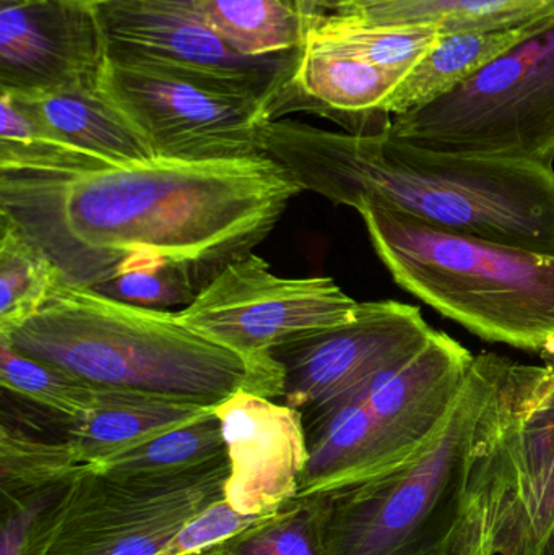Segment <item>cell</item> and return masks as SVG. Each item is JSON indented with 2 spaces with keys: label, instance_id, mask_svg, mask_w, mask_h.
Instances as JSON below:
<instances>
[{
  "label": "cell",
  "instance_id": "30",
  "mask_svg": "<svg viewBox=\"0 0 554 555\" xmlns=\"http://www.w3.org/2000/svg\"><path fill=\"white\" fill-rule=\"evenodd\" d=\"M272 515V514H269ZM269 515H243L230 507L224 498L195 515L156 555H195L224 543L241 531L254 527Z\"/></svg>",
  "mask_w": 554,
  "mask_h": 555
},
{
  "label": "cell",
  "instance_id": "22",
  "mask_svg": "<svg viewBox=\"0 0 554 555\" xmlns=\"http://www.w3.org/2000/svg\"><path fill=\"white\" fill-rule=\"evenodd\" d=\"M384 23L431 26L439 35L519 28L554 15V0H390L353 10Z\"/></svg>",
  "mask_w": 554,
  "mask_h": 555
},
{
  "label": "cell",
  "instance_id": "33",
  "mask_svg": "<svg viewBox=\"0 0 554 555\" xmlns=\"http://www.w3.org/2000/svg\"><path fill=\"white\" fill-rule=\"evenodd\" d=\"M55 2L65 3V5L78 7V9L94 10L103 3L111 2V0H55Z\"/></svg>",
  "mask_w": 554,
  "mask_h": 555
},
{
  "label": "cell",
  "instance_id": "3",
  "mask_svg": "<svg viewBox=\"0 0 554 555\" xmlns=\"http://www.w3.org/2000/svg\"><path fill=\"white\" fill-rule=\"evenodd\" d=\"M10 348L109 390L218 406L237 391L280 400V362L262 364L211 341L176 312L146 309L61 283L25 325L0 335Z\"/></svg>",
  "mask_w": 554,
  "mask_h": 555
},
{
  "label": "cell",
  "instance_id": "8",
  "mask_svg": "<svg viewBox=\"0 0 554 555\" xmlns=\"http://www.w3.org/2000/svg\"><path fill=\"white\" fill-rule=\"evenodd\" d=\"M228 459L163 479H116L85 466L36 521L26 555H156L223 498Z\"/></svg>",
  "mask_w": 554,
  "mask_h": 555
},
{
  "label": "cell",
  "instance_id": "10",
  "mask_svg": "<svg viewBox=\"0 0 554 555\" xmlns=\"http://www.w3.org/2000/svg\"><path fill=\"white\" fill-rule=\"evenodd\" d=\"M361 302L332 278H283L256 254L228 263L176 317L254 362L332 326L351 322Z\"/></svg>",
  "mask_w": 554,
  "mask_h": 555
},
{
  "label": "cell",
  "instance_id": "9",
  "mask_svg": "<svg viewBox=\"0 0 554 555\" xmlns=\"http://www.w3.org/2000/svg\"><path fill=\"white\" fill-rule=\"evenodd\" d=\"M107 59L254 98L272 109L298 68L301 51L249 57L231 48L194 0H111L94 9Z\"/></svg>",
  "mask_w": 554,
  "mask_h": 555
},
{
  "label": "cell",
  "instance_id": "25",
  "mask_svg": "<svg viewBox=\"0 0 554 555\" xmlns=\"http://www.w3.org/2000/svg\"><path fill=\"white\" fill-rule=\"evenodd\" d=\"M61 283L48 256L0 218V335L25 325Z\"/></svg>",
  "mask_w": 554,
  "mask_h": 555
},
{
  "label": "cell",
  "instance_id": "26",
  "mask_svg": "<svg viewBox=\"0 0 554 555\" xmlns=\"http://www.w3.org/2000/svg\"><path fill=\"white\" fill-rule=\"evenodd\" d=\"M113 168L46 132L9 94L0 93V172H75Z\"/></svg>",
  "mask_w": 554,
  "mask_h": 555
},
{
  "label": "cell",
  "instance_id": "16",
  "mask_svg": "<svg viewBox=\"0 0 554 555\" xmlns=\"http://www.w3.org/2000/svg\"><path fill=\"white\" fill-rule=\"evenodd\" d=\"M368 387L302 414L309 456L298 498L334 494L402 466L368 406Z\"/></svg>",
  "mask_w": 554,
  "mask_h": 555
},
{
  "label": "cell",
  "instance_id": "21",
  "mask_svg": "<svg viewBox=\"0 0 554 555\" xmlns=\"http://www.w3.org/2000/svg\"><path fill=\"white\" fill-rule=\"evenodd\" d=\"M228 459L215 410L201 420L158 434L139 446L87 465L116 479H163L189 475Z\"/></svg>",
  "mask_w": 554,
  "mask_h": 555
},
{
  "label": "cell",
  "instance_id": "35",
  "mask_svg": "<svg viewBox=\"0 0 554 555\" xmlns=\"http://www.w3.org/2000/svg\"><path fill=\"white\" fill-rule=\"evenodd\" d=\"M390 2V0H348L347 5L338 13L353 12V10L361 9V7L373 5V3Z\"/></svg>",
  "mask_w": 554,
  "mask_h": 555
},
{
  "label": "cell",
  "instance_id": "34",
  "mask_svg": "<svg viewBox=\"0 0 554 555\" xmlns=\"http://www.w3.org/2000/svg\"><path fill=\"white\" fill-rule=\"evenodd\" d=\"M533 555H554V524Z\"/></svg>",
  "mask_w": 554,
  "mask_h": 555
},
{
  "label": "cell",
  "instance_id": "17",
  "mask_svg": "<svg viewBox=\"0 0 554 555\" xmlns=\"http://www.w3.org/2000/svg\"><path fill=\"white\" fill-rule=\"evenodd\" d=\"M54 139L103 159L130 166L155 159L142 137L100 88L9 93Z\"/></svg>",
  "mask_w": 554,
  "mask_h": 555
},
{
  "label": "cell",
  "instance_id": "31",
  "mask_svg": "<svg viewBox=\"0 0 554 555\" xmlns=\"http://www.w3.org/2000/svg\"><path fill=\"white\" fill-rule=\"evenodd\" d=\"M64 488L65 485L25 498L2 501L0 555H26L36 521Z\"/></svg>",
  "mask_w": 554,
  "mask_h": 555
},
{
  "label": "cell",
  "instance_id": "13",
  "mask_svg": "<svg viewBox=\"0 0 554 555\" xmlns=\"http://www.w3.org/2000/svg\"><path fill=\"white\" fill-rule=\"evenodd\" d=\"M106 61L94 10L0 0V91L100 88Z\"/></svg>",
  "mask_w": 554,
  "mask_h": 555
},
{
  "label": "cell",
  "instance_id": "11",
  "mask_svg": "<svg viewBox=\"0 0 554 555\" xmlns=\"http://www.w3.org/2000/svg\"><path fill=\"white\" fill-rule=\"evenodd\" d=\"M100 90L155 158L227 162L262 156L259 129L269 106L165 72L107 59Z\"/></svg>",
  "mask_w": 554,
  "mask_h": 555
},
{
  "label": "cell",
  "instance_id": "4",
  "mask_svg": "<svg viewBox=\"0 0 554 555\" xmlns=\"http://www.w3.org/2000/svg\"><path fill=\"white\" fill-rule=\"evenodd\" d=\"M513 361L475 356L464 390L431 443L399 468L331 494L325 555H455L472 468Z\"/></svg>",
  "mask_w": 554,
  "mask_h": 555
},
{
  "label": "cell",
  "instance_id": "37",
  "mask_svg": "<svg viewBox=\"0 0 554 555\" xmlns=\"http://www.w3.org/2000/svg\"><path fill=\"white\" fill-rule=\"evenodd\" d=\"M10 2L33 3V2H39V0H10Z\"/></svg>",
  "mask_w": 554,
  "mask_h": 555
},
{
  "label": "cell",
  "instance_id": "7",
  "mask_svg": "<svg viewBox=\"0 0 554 555\" xmlns=\"http://www.w3.org/2000/svg\"><path fill=\"white\" fill-rule=\"evenodd\" d=\"M387 133L436 152L553 168L554 15L451 93L392 117Z\"/></svg>",
  "mask_w": 554,
  "mask_h": 555
},
{
  "label": "cell",
  "instance_id": "6",
  "mask_svg": "<svg viewBox=\"0 0 554 555\" xmlns=\"http://www.w3.org/2000/svg\"><path fill=\"white\" fill-rule=\"evenodd\" d=\"M554 524V371L513 362L468 481L455 555H533Z\"/></svg>",
  "mask_w": 554,
  "mask_h": 555
},
{
  "label": "cell",
  "instance_id": "19",
  "mask_svg": "<svg viewBox=\"0 0 554 555\" xmlns=\"http://www.w3.org/2000/svg\"><path fill=\"white\" fill-rule=\"evenodd\" d=\"M549 18L519 28L441 36L438 44L416 62L390 94L384 113L389 117L403 116L435 103L529 38Z\"/></svg>",
  "mask_w": 554,
  "mask_h": 555
},
{
  "label": "cell",
  "instance_id": "18",
  "mask_svg": "<svg viewBox=\"0 0 554 555\" xmlns=\"http://www.w3.org/2000/svg\"><path fill=\"white\" fill-rule=\"evenodd\" d=\"M215 408L178 398L101 388L94 406L72 420L64 436L81 462L93 465L166 430L201 420Z\"/></svg>",
  "mask_w": 554,
  "mask_h": 555
},
{
  "label": "cell",
  "instance_id": "24",
  "mask_svg": "<svg viewBox=\"0 0 554 555\" xmlns=\"http://www.w3.org/2000/svg\"><path fill=\"white\" fill-rule=\"evenodd\" d=\"M85 466L64 437L42 436L7 421L0 423L2 501L67 485Z\"/></svg>",
  "mask_w": 554,
  "mask_h": 555
},
{
  "label": "cell",
  "instance_id": "23",
  "mask_svg": "<svg viewBox=\"0 0 554 555\" xmlns=\"http://www.w3.org/2000/svg\"><path fill=\"white\" fill-rule=\"evenodd\" d=\"M208 25L249 57L301 51L308 25L285 0H194Z\"/></svg>",
  "mask_w": 554,
  "mask_h": 555
},
{
  "label": "cell",
  "instance_id": "29",
  "mask_svg": "<svg viewBox=\"0 0 554 555\" xmlns=\"http://www.w3.org/2000/svg\"><path fill=\"white\" fill-rule=\"evenodd\" d=\"M207 284L191 267L166 257L133 256L106 283L91 289L120 302L172 312L171 307L192 304Z\"/></svg>",
  "mask_w": 554,
  "mask_h": 555
},
{
  "label": "cell",
  "instance_id": "15",
  "mask_svg": "<svg viewBox=\"0 0 554 555\" xmlns=\"http://www.w3.org/2000/svg\"><path fill=\"white\" fill-rule=\"evenodd\" d=\"M474 361L458 339L435 330L412 358L370 382L368 406L400 465L441 433Z\"/></svg>",
  "mask_w": 554,
  "mask_h": 555
},
{
  "label": "cell",
  "instance_id": "28",
  "mask_svg": "<svg viewBox=\"0 0 554 555\" xmlns=\"http://www.w3.org/2000/svg\"><path fill=\"white\" fill-rule=\"evenodd\" d=\"M0 388L36 410L77 420L96 403L101 388L85 384L67 372L0 341Z\"/></svg>",
  "mask_w": 554,
  "mask_h": 555
},
{
  "label": "cell",
  "instance_id": "14",
  "mask_svg": "<svg viewBox=\"0 0 554 555\" xmlns=\"http://www.w3.org/2000/svg\"><path fill=\"white\" fill-rule=\"evenodd\" d=\"M215 413L230 463L223 491L230 507L269 515L298 498L309 456L301 411L243 390Z\"/></svg>",
  "mask_w": 554,
  "mask_h": 555
},
{
  "label": "cell",
  "instance_id": "1",
  "mask_svg": "<svg viewBox=\"0 0 554 555\" xmlns=\"http://www.w3.org/2000/svg\"><path fill=\"white\" fill-rule=\"evenodd\" d=\"M302 189L267 156L155 158L100 171L0 172V218L68 286L96 287L133 256L166 257L210 283L253 254Z\"/></svg>",
  "mask_w": 554,
  "mask_h": 555
},
{
  "label": "cell",
  "instance_id": "27",
  "mask_svg": "<svg viewBox=\"0 0 554 555\" xmlns=\"http://www.w3.org/2000/svg\"><path fill=\"white\" fill-rule=\"evenodd\" d=\"M331 494L293 499L275 514L221 543L224 555H325Z\"/></svg>",
  "mask_w": 554,
  "mask_h": 555
},
{
  "label": "cell",
  "instance_id": "2",
  "mask_svg": "<svg viewBox=\"0 0 554 555\" xmlns=\"http://www.w3.org/2000/svg\"><path fill=\"white\" fill-rule=\"evenodd\" d=\"M259 149L302 191L332 204L387 208L449 233L554 257V168L288 119L263 122Z\"/></svg>",
  "mask_w": 554,
  "mask_h": 555
},
{
  "label": "cell",
  "instance_id": "36",
  "mask_svg": "<svg viewBox=\"0 0 554 555\" xmlns=\"http://www.w3.org/2000/svg\"><path fill=\"white\" fill-rule=\"evenodd\" d=\"M195 555H224V553L223 550H221V544H218V546L210 547V550L204 551V553Z\"/></svg>",
  "mask_w": 554,
  "mask_h": 555
},
{
  "label": "cell",
  "instance_id": "32",
  "mask_svg": "<svg viewBox=\"0 0 554 555\" xmlns=\"http://www.w3.org/2000/svg\"><path fill=\"white\" fill-rule=\"evenodd\" d=\"M302 20L306 25H311L312 20L318 16L328 15V13H338L348 0H285Z\"/></svg>",
  "mask_w": 554,
  "mask_h": 555
},
{
  "label": "cell",
  "instance_id": "5",
  "mask_svg": "<svg viewBox=\"0 0 554 555\" xmlns=\"http://www.w3.org/2000/svg\"><path fill=\"white\" fill-rule=\"evenodd\" d=\"M397 284L491 343L542 354L554 343V257L429 227L379 207L358 210Z\"/></svg>",
  "mask_w": 554,
  "mask_h": 555
},
{
  "label": "cell",
  "instance_id": "20",
  "mask_svg": "<svg viewBox=\"0 0 554 555\" xmlns=\"http://www.w3.org/2000/svg\"><path fill=\"white\" fill-rule=\"evenodd\" d=\"M439 39L441 35L431 26L376 22L357 13H328L312 20L305 46L344 52L409 75Z\"/></svg>",
  "mask_w": 554,
  "mask_h": 555
},
{
  "label": "cell",
  "instance_id": "12",
  "mask_svg": "<svg viewBox=\"0 0 554 555\" xmlns=\"http://www.w3.org/2000/svg\"><path fill=\"white\" fill-rule=\"evenodd\" d=\"M435 328L422 310L397 300L361 302L357 317L282 346L283 404L311 413L412 358Z\"/></svg>",
  "mask_w": 554,
  "mask_h": 555
}]
</instances>
